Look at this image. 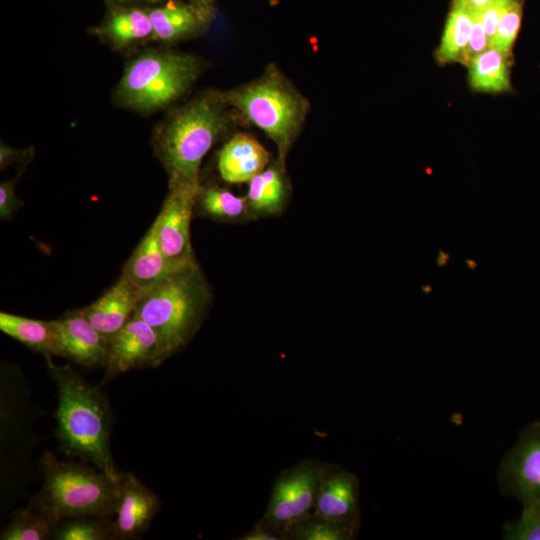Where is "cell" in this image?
Segmentation results:
<instances>
[{
  "label": "cell",
  "instance_id": "obj_21",
  "mask_svg": "<svg viewBox=\"0 0 540 540\" xmlns=\"http://www.w3.org/2000/svg\"><path fill=\"white\" fill-rule=\"evenodd\" d=\"M93 32L115 48H123L152 38L153 26L148 12L138 8H120L113 10Z\"/></svg>",
  "mask_w": 540,
  "mask_h": 540
},
{
  "label": "cell",
  "instance_id": "obj_31",
  "mask_svg": "<svg viewBox=\"0 0 540 540\" xmlns=\"http://www.w3.org/2000/svg\"><path fill=\"white\" fill-rule=\"evenodd\" d=\"M29 150H15L7 145L1 143L0 148V166L1 169L6 168L12 163L21 162L26 164L28 162V158H31L32 156L29 154Z\"/></svg>",
  "mask_w": 540,
  "mask_h": 540
},
{
  "label": "cell",
  "instance_id": "obj_2",
  "mask_svg": "<svg viewBox=\"0 0 540 540\" xmlns=\"http://www.w3.org/2000/svg\"><path fill=\"white\" fill-rule=\"evenodd\" d=\"M229 106L221 92H206L176 110L157 132L155 152L169 188L199 189L202 159L229 125Z\"/></svg>",
  "mask_w": 540,
  "mask_h": 540
},
{
  "label": "cell",
  "instance_id": "obj_28",
  "mask_svg": "<svg viewBox=\"0 0 540 540\" xmlns=\"http://www.w3.org/2000/svg\"><path fill=\"white\" fill-rule=\"evenodd\" d=\"M524 0H514L501 17L490 47L512 55V48L520 30Z\"/></svg>",
  "mask_w": 540,
  "mask_h": 540
},
{
  "label": "cell",
  "instance_id": "obj_25",
  "mask_svg": "<svg viewBox=\"0 0 540 540\" xmlns=\"http://www.w3.org/2000/svg\"><path fill=\"white\" fill-rule=\"evenodd\" d=\"M111 516L79 515L56 523L51 533L53 540H113Z\"/></svg>",
  "mask_w": 540,
  "mask_h": 540
},
{
  "label": "cell",
  "instance_id": "obj_34",
  "mask_svg": "<svg viewBox=\"0 0 540 540\" xmlns=\"http://www.w3.org/2000/svg\"><path fill=\"white\" fill-rule=\"evenodd\" d=\"M213 0H194V5L204 13L209 14Z\"/></svg>",
  "mask_w": 540,
  "mask_h": 540
},
{
  "label": "cell",
  "instance_id": "obj_24",
  "mask_svg": "<svg viewBox=\"0 0 540 540\" xmlns=\"http://www.w3.org/2000/svg\"><path fill=\"white\" fill-rule=\"evenodd\" d=\"M56 522L40 509L30 505L17 509L0 533L1 540L50 539Z\"/></svg>",
  "mask_w": 540,
  "mask_h": 540
},
{
  "label": "cell",
  "instance_id": "obj_35",
  "mask_svg": "<svg viewBox=\"0 0 540 540\" xmlns=\"http://www.w3.org/2000/svg\"><path fill=\"white\" fill-rule=\"evenodd\" d=\"M118 4H127L130 2L146 1V2H158L161 0H115Z\"/></svg>",
  "mask_w": 540,
  "mask_h": 540
},
{
  "label": "cell",
  "instance_id": "obj_12",
  "mask_svg": "<svg viewBox=\"0 0 540 540\" xmlns=\"http://www.w3.org/2000/svg\"><path fill=\"white\" fill-rule=\"evenodd\" d=\"M161 508L157 494L133 473L122 472L113 523V540H135L149 529Z\"/></svg>",
  "mask_w": 540,
  "mask_h": 540
},
{
  "label": "cell",
  "instance_id": "obj_20",
  "mask_svg": "<svg viewBox=\"0 0 540 540\" xmlns=\"http://www.w3.org/2000/svg\"><path fill=\"white\" fill-rule=\"evenodd\" d=\"M512 55L489 47L473 57L467 64L469 84L478 92H509L511 85Z\"/></svg>",
  "mask_w": 540,
  "mask_h": 540
},
{
  "label": "cell",
  "instance_id": "obj_7",
  "mask_svg": "<svg viewBox=\"0 0 540 540\" xmlns=\"http://www.w3.org/2000/svg\"><path fill=\"white\" fill-rule=\"evenodd\" d=\"M326 464L304 459L280 473L259 521L282 540L288 539L293 529L312 515Z\"/></svg>",
  "mask_w": 540,
  "mask_h": 540
},
{
  "label": "cell",
  "instance_id": "obj_18",
  "mask_svg": "<svg viewBox=\"0 0 540 540\" xmlns=\"http://www.w3.org/2000/svg\"><path fill=\"white\" fill-rule=\"evenodd\" d=\"M246 197L256 218L281 214L288 198L285 166L277 160L254 176L248 182Z\"/></svg>",
  "mask_w": 540,
  "mask_h": 540
},
{
  "label": "cell",
  "instance_id": "obj_5",
  "mask_svg": "<svg viewBox=\"0 0 540 540\" xmlns=\"http://www.w3.org/2000/svg\"><path fill=\"white\" fill-rule=\"evenodd\" d=\"M226 103L263 130L278 150V161L286 157L299 136L309 111L308 100L274 65L257 79L222 92Z\"/></svg>",
  "mask_w": 540,
  "mask_h": 540
},
{
  "label": "cell",
  "instance_id": "obj_23",
  "mask_svg": "<svg viewBox=\"0 0 540 540\" xmlns=\"http://www.w3.org/2000/svg\"><path fill=\"white\" fill-rule=\"evenodd\" d=\"M472 25L473 13L459 0H454L435 53L440 64L460 62L470 39Z\"/></svg>",
  "mask_w": 540,
  "mask_h": 540
},
{
  "label": "cell",
  "instance_id": "obj_19",
  "mask_svg": "<svg viewBox=\"0 0 540 540\" xmlns=\"http://www.w3.org/2000/svg\"><path fill=\"white\" fill-rule=\"evenodd\" d=\"M148 13L153 26L151 39L161 42H173L193 33L208 15L194 4L174 0Z\"/></svg>",
  "mask_w": 540,
  "mask_h": 540
},
{
  "label": "cell",
  "instance_id": "obj_22",
  "mask_svg": "<svg viewBox=\"0 0 540 540\" xmlns=\"http://www.w3.org/2000/svg\"><path fill=\"white\" fill-rule=\"evenodd\" d=\"M195 209L198 214L224 223H240L256 219L245 196L229 190L208 186L200 187Z\"/></svg>",
  "mask_w": 540,
  "mask_h": 540
},
{
  "label": "cell",
  "instance_id": "obj_3",
  "mask_svg": "<svg viewBox=\"0 0 540 540\" xmlns=\"http://www.w3.org/2000/svg\"><path fill=\"white\" fill-rule=\"evenodd\" d=\"M212 289L195 262L145 290L134 317L156 332L162 363L195 336L212 304Z\"/></svg>",
  "mask_w": 540,
  "mask_h": 540
},
{
  "label": "cell",
  "instance_id": "obj_29",
  "mask_svg": "<svg viewBox=\"0 0 540 540\" xmlns=\"http://www.w3.org/2000/svg\"><path fill=\"white\" fill-rule=\"evenodd\" d=\"M473 13V25L470 39L465 52L462 55L460 63L467 66L470 60L477 54L490 47L489 40L483 25L480 12Z\"/></svg>",
  "mask_w": 540,
  "mask_h": 540
},
{
  "label": "cell",
  "instance_id": "obj_26",
  "mask_svg": "<svg viewBox=\"0 0 540 540\" xmlns=\"http://www.w3.org/2000/svg\"><path fill=\"white\" fill-rule=\"evenodd\" d=\"M357 531L334 521L311 515L296 526L288 539L292 540H352Z\"/></svg>",
  "mask_w": 540,
  "mask_h": 540
},
{
  "label": "cell",
  "instance_id": "obj_14",
  "mask_svg": "<svg viewBox=\"0 0 540 540\" xmlns=\"http://www.w3.org/2000/svg\"><path fill=\"white\" fill-rule=\"evenodd\" d=\"M142 294L141 289L121 275L100 298L79 311L109 338L133 317Z\"/></svg>",
  "mask_w": 540,
  "mask_h": 540
},
{
  "label": "cell",
  "instance_id": "obj_9",
  "mask_svg": "<svg viewBox=\"0 0 540 540\" xmlns=\"http://www.w3.org/2000/svg\"><path fill=\"white\" fill-rule=\"evenodd\" d=\"M199 190L200 188H169L156 217L161 249L176 269L197 262L191 244L190 224Z\"/></svg>",
  "mask_w": 540,
  "mask_h": 540
},
{
  "label": "cell",
  "instance_id": "obj_8",
  "mask_svg": "<svg viewBox=\"0 0 540 540\" xmlns=\"http://www.w3.org/2000/svg\"><path fill=\"white\" fill-rule=\"evenodd\" d=\"M502 494L522 504L540 500V421L526 425L498 471Z\"/></svg>",
  "mask_w": 540,
  "mask_h": 540
},
{
  "label": "cell",
  "instance_id": "obj_30",
  "mask_svg": "<svg viewBox=\"0 0 540 540\" xmlns=\"http://www.w3.org/2000/svg\"><path fill=\"white\" fill-rule=\"evenodd\" d=\"M16 182L17 178L0 184V219L2 221L10 219L22 205L15 194Z\"/></svg>",
  "mask_w": 540,
  "mask_h": 540
},
{
  "label": "cell",
  "instance_id": "obj_1",
  "mask_svg": "<svg viewBox=\"0 0 540 540\" xmlns=\"http://www.w3.org/2000/svg\"><path fill=\"white\" fill-rule=\"evenodd\" d=\"M45 359L57 388L54 417L60 450L72 459L119 476L110 445L112 412L106 395L70 365H57L50 355Z\"/></svg>",
  "mask_w": 540,
  "mask_h": 540
},
{
  "label": "cell",
  "instance_id": "obj_10",
  "mask_svg": "<svg viewBox=\"0 0 540 540\" xmlns=\"http://www.w3.org/2000/svg\"><path fill=\"white\" fill-rule=\"evenodd\" d=\"M161 363L160 343L156 332L144 320L133 316L109 337L101 385L129 370L155 368Z\"/></svg>",
  "mask_w": 540,
  "mask_h": 540
},
{
  "label": "cell",
  "instance_id": "obj_15",
  "mask_svg": "<svg viewBox=\"0 0 540 540\" xmlns=\"http://www.w3.org/2000/svg\"><path fill=\"white\" fill-rule=\"evenodd\" d=\"M269 160V152L254 137L238 133L222 147L217 166L224 181L238 184L249 182Z\"/></svg>",
  "mask_w": 540,
  "mask_h": 540
},
{
  "label": "cell",
  "instance_id": "obj_17",
  "mask_svg": "<svg viewBox=\"0 0 540 540\" xmlns=\"http://www.w3.org/2000/svg\"><path fill=\"white\" fill-rule=\"evenodd\" d=\"M0 330L44 356H60L57 319L46 321L1 312Z\"/></svg>",
  "mask_w": 540,
  "mask_h": 540
},
{
  "label": "cell",
  "instance_id": "obj_13",
  "mask_svg": "<svg viewBox=\"0 0 540 540\" xmlns=\"http://www.w3.org/2000/svg\"><path fill=\"white\" fill-rule=\"evenodd\" d=\"M60 356L85 366H104L109 338L98 331L79 311L73 310L57 319Z\"/></svg>",
  "mask_w": 540,
  "mask_h": 540
},
{
  "label": "cell",
  "instance_id": "obj_11",
  "mask_svg": "<svg viewBox=\"0 0 540 540\" xmlns=\"http://www.w3.org/2000/svg\"><path fill=\"white\" fill-rule=\"evenodd\" d=\"M312 515L358 532L361 526L359 478L339 465L326 464Z\"/></svg>",
  "mask_w": 540,
  "mask_h": 540
},
{
  "label": "cell",
  "instance_id": "obj_4",
  "mask_svg": "<svg viewBox=\"0 0 540 540\" xmlns=\"http://www.w3.org/2000/svg\"><path fill=\"white\" fill-rule=\"evenodd\" d=\"M44 483L29 504L56 523L79 515L114 516L122 472L111 476L81 460H58L49 451L39 460Z\"/></svg>",
  "mask_w": 540,
  "mask_h": 540
},
{
  "label": "cell",
  "instance_id": "obj_6",
  "mask_svg": "<svg viewBox=\"0 0 540 540\" xmlns=\"http://www.w3.org/2000/svg\"><path fill=\"white\" fill-rule=\"evenodd\" d=\"M200 68V61L192 55L145 51L126 66L116 99L134 110H157L182 95L195 81Z\"/></svg>",
  "mask_w": 540,
  "mask_h": 540
},
{
  "label": "cell",
  "instance_id": "obj_33",
  "mask_svg": "<svg viewBox=\"0 0 540 540\" xmlns=\"http://www.w3.org/2000/svg\"><path fill=\"white\" fill-rule=\"evenodd\" d=\"M471 12H481L496 0H459Z\"/></svg>",
  "mask_w": 540,
  "mask_h": 540
},
{
  "label": "cell",
  "instance_id": "obj_27",
  "mask_svg": "<svg viewBox=\"0 0 540 540\" xmlns=\"http://www.w3.org/2000/svg\"><path fill=\"white\" fill-rule=\"evenodd\" d=\"M506 540H540V500L523 504L520 518L503 526Z\"/></svg>",
  "mask_w": 540,
  "mask_h": 540
},
{
  "label": "cell",
  "instance_id": "obj_16",
  "mask_svg": "<svg viewBox=\"0 0 540 540\" xmlns=\"http://www.w3.org/2000/svg\"><path fill=\"white\" fill-rule=\"evenodd\" d=\"M177 270L161 249L155 219L124 265L122 275L144 292Z\"/></svg>",
  "mask_w": 540,
  "mask_h": 540
},
{
  "label": "cell",
  "instance_id": "obj_32",
  "mask_svg": "<svg viewBox=\"0 0 540 540\" xmlns=\"http://www.w3.org/2000/svg\"><path fill=\"white\" fill-rule=\"evenodd\" d=\"M239 540H282L280 536L267 529L258 521L247 533L238 538Z\"/></svg>",
  "mask_w": 540,
  "mask_h": 540
}]
</instances>
